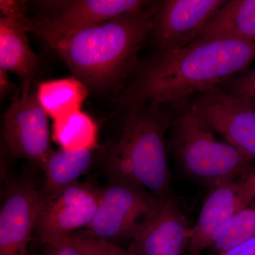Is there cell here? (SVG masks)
I'll list each match as a JSON object with an SVG mask.
<instances>
[{
	"instance_id": "obj_1",
	"label": "cell",
	"mask_w": 255,
	"mask_h": 255,
	"mask_svg": "<svg viewBox=\"0 0 255 255\" xmlns=\"http://www.w3.org/2000/svg\"><path fill=\"white\" fill-rule=\"evenodd\" d=\"M255 60V43L218 40L191 43L139 61L125 85L122 107L179 105L246 71Z\"/></svg>"
},
{
	"instance_id": "obj_2",
	"label": "cell",
	"mask_w": 255,
	"mask_h": 255,
	"mask_svg": "<svg viewBox=\"0 0 255 255\" xmlns=\"http://www.w3.org/2000/svg\"><path fill=\"white\" fill-rule=\"evenodd\" d=\"M157 3L97 23L54 49L88 89L125 86L139 63L137 53L150 38Z\"/></svg>"
},
{
	"instance_id": "obj_3",
	"label": "cell",
	"mask_w": 255,
	"mask_h": 255,
	"mask_svg": "<svg viewBox=\"0 0 255 255\" xmlns=\"http://www.w3.org/2000/svg\"><path fill=\"white\" fill-rule=\"evenodd\" d=\"M122 111L118 132L105 155L109 180L130 183L159 199L173 196L165 135L177 112L155 103Z\"/></svg>"
},
{
	"instance_id": "obj_4",
	"label": "cell",
	"mask_w": 255,
	"mask_h": 255,
	"mask_svg": "<svg viewBox=\"0 0 255 255\" xmlns=\"http://www.w3.org/2000/svg\"><path fill=\"white\" fill-rule=\"evenodd\" d=\"M216 133L189 105L177 112L170 127L169 145L179 167L210 189L241 179L254 168V160Z\"/></svg>"
},
{
	"instance_id": "obj_5",
	"label": "cell",
	"mask_w": 255,
	"mask_h": 255,
	"mask_svg": "<svg viewBox=\"0 0 255 255\" xmlns=\"http://www.w3.org/2000/svg\"><path fill=\"white\" fill-rule=\"evenodd\" d=\"M142 0L43 1L42 11L27 18L26 31L41 37L53 48L97 23L145 7Z\"/></svg>"
},
{
	"instance_id": "obj_6",
	"label": "cell",
	"mask_w": 255,
	"mask_h": 255,
	"mask_svg": "<svg viewBox=\"0 0 255 255\" xmlns=\"http://www.w3.org/2000/svg\"><path fill=\"white\" fill-rule=\"evenodd\" d=\"M161 199L130 183L108 180L85 236L114 243L130 241L134 233L156 209Z\"/></svg>"
},
{
	"instance_id": "obj_7",
	"label": "cell",
	"mask_w": 255,
	"mask_h": 255,
	"mask_svg": "<svg viewBox=\"0 0 255 255\" xmlns=\"http://www.w3.org/2000/svg\"><path fill=\"white\" fill-rule=\"evenodd\" d=\"M102 187L77 182L54 197L39 202L34 231L36 241L53 246L80 228H87L95 217Z\"/></svg>"
},
{
	"instance_id": "obj_8",
	"label": "cell",
	"mask_w": 255,
	"mask_h": 255,
	"mask_svg": "<svg viewBox=\"0 0 255 255\" xmlns=\"http://www.w3.org/2000/svg\"><path fill=\"white\" fill-rule=\"evenodd\" d=\"M3 115L2 137L5 148L14 158L24 159L43 169L50 154L48 116L28 87Z\"/></svg>"
},
{
	"instance_id": "obj_9",
	"label": "cell",
	"mask_w": 255,
	"mask_h": 255,
	"mask_svg": "<svg viewBox=\"0 0 255 255\" xmlns=\"http://www.w3.org/2000/svg\"><path fill=\"white\" fill-rule=\"evenodd\" d=\"M189 105L226 142L255 160V109L219 86L194 96Z\"/></svg>"
},
{
	"instance_id": "obj_10",
	"label": "cell",
	"mask_w": 255,
	"mask_h": 255,
	"mask_svg": "<svg viewBox=\"0 0 255 255\" xmlns=\"http://www.w3.org/2000/svg\"><path fill=\"white\" fill-rule=\"evenodd\" d=\"M226 0L157 1L150 38L157 53L190 45Z\"/></svg>"
},
{
	"instance_id": "obj_11",
	"label": "cell",
	"mask_w": 255,
	"mask_h": 255,
	"mask_svg": "<svg viewBox=\"0 0 255 255\" xmlns=\"http://www.w3.org/2000/svg\"><path fill=\"white\" fill-rule=\"evenodd\" d=\"M40 189L33 178L8 183L0 211V255H26L36 225Z\"/></svg>"
},
{
	"instance_id": "obj_12",
	"label": "cell",
	"mask_w": 255,
	"mask_h": 255,
	"mask_svg": "<svg viewBox=\"0 0 255 255\" xmlns=\"http://www.w3.org/2000/svg\"><path fill=\"white\" fill-rule=\"evenodd\" d=\"M189 228L174 196L161 199L137 228L128 251L135 255H187Z\"/></svg>"
},
{
	"instance_id": "obj_13",
	"label": "cell",
	"mask_w": 255,
	"mask_h": 255,
	"mask_svg": "<svg viewBox=\"0 0 255 255\" xmlns=\"http://www.w3.org/2000/svg\"><path fill=\"white\" fill-rule=\"evenodd\" d=\"M251 204V194L242 178L210 189L197 222L189 228L187 252L202 253L210 248L217 231Z\"/></svg>"
},
{
	"instance_id": "obj_14",
	"label": "cell",
	"mask_w": 255,
	"mask_h": 255,
	"mask_svg": "<svg viewBox=\"0 0 255 255\" xmlns=\"http://www.w3.org/2000/svg\"><path fill=\"white\" fill-rule=\"evenodd\" d=\"M218 40L255 43V0H226L191 43Z\"/></svg>"
},
{
	"instance_id": "obj_15",
	"label": "cell",
	"mask_w": 255,
	"mask_h": 255,
	"mask_svg": "<svg viewBox=\"0 0 255 255\" xmlns=\"http://www.w3.org/2000/svg\"><path fill=\"white\" fill-rule=\"evenodd\" d=\"M27 18H0V68L28 83L39 66L40 59L28 43Z\"/></svg>"
},
{
	"instance_id": "obj_16",
	"label": "cell",
	"mask_w": 255,
	"mask_h": 255,
	"mask_svg": "<svg viewBox=\"0 0 255 255\" xmlns=\"http://www.w3.org/2000/svg\"><path fill=\"white\" fill-rule=\"evenodd\" d=\"M95 149L53 151L43 170L46 179L40 189L39 202L54 197L64 189L78 182V179L91 167Z\"/></svg>"
},
{
	"instance_id": "obj_17",
	"label": "cell",
	"mask_w": 255,
	"mask_h": 255,
	"mask_svg": "<svg viewBox=\"0 0 255 255\" xmlns=\"http://www.w3.org/2000/svg\"><path fill=\"white\" fill-rule=\"evenodd\" d=\"M88 94V87L73 76L42 82L36 97L47 115L54 121L81 111Z\"/></svg>"
},
{
	"instance_id": "obj_18",
	"label": "cell",
	"mask_w": 255,
	"mask_h": 255,
	"mask_svg": "<svg viewBox=\"0 0 255 255\" xmlns=\"http://www.w3.org/2000/svg\"><path fill=\"white\" fill-rule=\"evenodd\" d=\"M98 128L95 121L82 111L53 122V138L65 150L96 148Z\"/></svg>"
},
{
	"instance_id": "obj_19",
	"label": "cell",
	"mask_w": 255,
	"mask_h": 255,
	"mask_svg": "<svg viewBox=\"0 0 255 255\" xmlns=\"http://www.w3.org/2000/svg\"><path fill=\"white\" fill-rule=\"evenodd\" d=\"M254 237L255 204L253 203L217 231L213 238L210 248H214L219 254Z\"/></svg>"
},
{
	"instance_id": "obj_20",
	"label": "cell",
	"mask_w": 255,
	"mask_h": 255,
	"mask_svg": "<svg viewBox=\"0 0 255 255\" xmlns=\"http://www.w3.org/2000/svg\"><path fill=\"white\" fill-rule=\"evenodd\" d=\"M85 255H135L115 243L75 232L64 238Z\"/></svg>"
},
{
	"instance_id": "obj_21",
	"label": "cell",
	"mask_w": 255,
	"mask_h": 255,
	"mask_svg": "<svg viewBox=\"0 0 255 255\" xmlns=\"http://www.w3.org/2000/svg\"><path fill=\"white\" fill-rule=\"evenodd\" d=\"M219 87L255 109V67L230 78Z\"/></svg>"
},
{
	"instance_id": "obj_22",
	"label": "cell",
	"mask_w": 255,
	"mask_h": 255,
	"mask_svg": "<svg viewBox=\"0 0 255 255\" xmlns=\"http://www.w3.org/2000/svg\"><path fill=\"white\" fill-rule=\"evenodd\" d=\"M0 11L1 16L19 18H27L26 1L19 0H1Z\"/></svg>"
},
{
	"instance_id": "obj_23",
	"label": "cell",
	"mask_w": 255,
	"mask_h": 255,
	"mask_svg": "<svg viewBox=\"0 0 255 255\" xmlns=\"http://www.w3.org/2000/svg\"><path fill=\"white\" fill-rule=\"evenodd\" d=\"M44 255H85L65 238L56 244L46 246Z\"/></svg>"
},
{
	"instance_id": "obj_24",
	"label": "cell",
	"mask_w": 255,
	"mask_h": 255,
	"mask_svg": "<svg viewBox=\"0 0 255 255\" xmlns=\"http://www.w3.org/2000/svg\"><path fill=\"white\" fill-rule=\"evenodd\" d=\"M216 255H255V237L248 240L239 246Z\"/></svg>"
},
{
	"instance_id": "obj_25",
	"label": "cell",
	"mask_w": 255,
	"mask_h": 255,
	"mask_svg": "<svg viewBox=\"0 0 255 255\" xmlns=\"http://www.w3.org/2000/svg\"><path fill=\"white\" fill-rule=\"evenodd\" d=\"M15 85L10 80L9 73L4 69L0 68V94L1 97L7 95L14 90Z\"/></svg>"
},
{
	"instance_id": "obj_26",
	"label": "cell",
	"mask_w": 255,
	"mask_h": 255,
	"mask_svg": "<svg viewBox=\"0 0 255 255\" xmlns=\"http://www.w3.org/2000/svg\"><path fill=\"white\" fill-rule=\"evenodd\" d=\"M246 183L247 187L253 199V203L255 204V168L252 169L249 173L242 178Z\"/></svg>"
},
{
	"instance_id": "obj_27",
	"label": "cell",
	"mask_w": 255,
	"mask_h": 255,
	"mask_svg": "<svg viewBox=\"0 0 255 255\" xmlns=\"http://www.w3.org/2000/svg\"><path fill=\"white\" fill-rule=\"evenodd\" d=\"M187 255H203L202 253L199 252H187Z\"/></svg>"
},
{
	"instance_id": "obj_28",
	"label": "cell",
	"mask_w": 255,
	"mask_h": 255,
	"mask_svg": "<svg viewBox=\"0 0 255 255\" xmlns=\"http://www.w3.org/2000/svg\"><path fill=\"white\" fill-rule=\"evenodd\" d=\"M31 255V253H29L28 252L27 255Z\"/></svg>"
}]
</instances>
